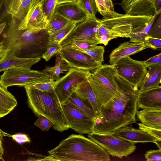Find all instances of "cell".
Listing matches in <instances>:
<instances>
[{"label":"cell","instance_id":"cell-1","mask_svg":"<svg viewBox=\"0 0 161 161\" xmlns=\"http://www.w3.org/2000/svg\"><path fill=\"white\" fill-rule=\"evenodd\" d=\"M115 80L120 92L103 105L96 119L93 133L111 134L125 126L136 123L138 88L117 74Z\"/></svg>","mask_w":161,"mask_h":161},{"label":"cell","instance_id":"cell-2","mask_svg":"<svg viewBox=\"0 0 161 161\" xmlns=\"http://www.w3.org/2000/svg\"><path fill=\"white\" fill-rule=\"evenodd\" d=\"M20 21L11 16L2 41L7 53L23 58H41L51 42L46 29L19 30Z\"/></svg>","mask_w":161,"mask_h":161},{"label":"cell","instance_id":"cell-3","mask_svg":"<svg viewBox=\"0 0 161 161\" xmlns=\"http://www.w3.org/2000/svg\"><path fill=\"white\" fill-rule=\"evenodd\" d=\"M48 153L56 161H109L110 155L90 138L72 134Z\"/></svg>","mask_w":161,"mask_h":161},{"label":"cell","instance_id":"cell-4","mask_svg":"<svg viewBox=\"0 0 161 161\" xmlns=\"http://www.w3.org/2000/svg\"><path fill=\"white\" fill-rule=\"evenodd\" d=\"M28 107L35 116L41 115L50 120L53 128L60 132L69 128L62 104L54 92H42L31 85L24 86Z\"/></svg>","mask_w":161,"mask_h":161},{"label":"cell","instance_id":"cell-5","mask_svg":"<svg viewBox=\"0 0 161 161\" xmlns=\"http://www.w3.org/2000/svg\"><path fill=\"white\" fill-rule=\"evenodd\" d=\"M91 71L87 79L101 112L102 107L120 92L115 80L117 73L113 65L107 64H102Z\"/></svg>","mask_w":161,"mask_h":161},{"label":"cell","instance_id":"cell-6","mask_svg":"<svg viewBox=\"0 0 161 161\" xmlns=\"http://www.w3.org/2000/svg\"><path fill=\"white\" fill-rule=\"evenodd\" d=\"M50 81H53L49 73L24 67L5 70L0 77V84L7 88L12 86H25Z\"/></svg>","mask_w":161,"mask_h":161},{"label":"cell","instance_id":"cell-7","mask_svg":"<svg viewBox=\"0 0 161 161\" xmlns=\"http://www.w3.org/2000/svg\"><path fill=\"white\" fill-rule=\"evenodd\" d=\"M153 17L121 14L111 10L99 21L101 25L121 32L125 35L126 37L132 31L147 25Z\"/></svg>","mask_w":161,"mask_h":161},{"label":"cell","instance_id":"cell-8","mask_svg":"<svg viewBox=\"0 0 161 161\" xmlns=\"http://www.w3.org/2000/svg\"><path fill=\"white\" fill-rule=\"evenodd\" d=\"M87 136L109 155L120 158L127 157L134 152L136 148L135 143L121 139L113 134L92 133L88 134Z\"/></svg>","mask_w":161,"mask_h":161},{"label":"cell","instance_id":"cell-9","mask_svg":"<svg viewBox=\"0 0 161 161\" xmlns=\"http://www.w3.org/2000/svg\"><path fill=\"white\" fill-rule=\"evenodd\" d=\"M88 70L70 68L66 74L55 81L54 93L63 104L75 91L76 85L86 79L90 73Z\"/></svg>","mask_w":161,"mask_h":161},{"label":"cell","instance_id":"cell-10","mask_svg":"<svg viewBox=\"0 0 161 161\" xmlns=\"http://www.w3.org/2000/svg\"><path fill=\"white\" fill-rule=\"evenodd\" d=\"M112 65L118 75L138 87L147 71L143 61L134 60L129 57L118 60Z\"/></svg>","mask_w":161,"mask_h":161},{"label":"cell","instance_id":"cell-11","mask_svg":"<svg viewBox=\"0 0 161 161\" xmlns=\"http://www.w3.org/2000/svg\"><path fill=\"white\" fill-rule=\"evenodd\" d=\"M62 105L69 128L82 134L93 133L96 119L86 115L68 103Z\"/></svg>","mask_w":161,"mask_h":161},{"label":"cell","instance_id":"cell-12","mask_svg":"<svg viewBox=\"0 0 161 161\" xmlns=\"http://www.w3.org/2000/svg\"><path fill=\"white\" fill-rule=\"evenodd\" d=\"M96 17H88L77 23L60 43L62 47L73 40L83 41L98 44L96 36L100 25Z\"/></svg>","mask_w":161,"mask_h":161},{"label":"cell","instance_id":"cell-13","mask_svg":"<svg viewBox=\"0 0 161 161\" xmlns=\"http://www.w3.org/2000/svg\"><path fill=\"white\" fill-rule=\"evenodd\" d=\"M59 53L70 68L92 71L102 65L88 55L66 46H62Z\"/></svg>","mask_w":161,"mask_h":161},{"label":"cell","instance_id":"cell-14","mask_svg":"<svg viewBox=\"0 0 161 161\" xmlns=\"http://www.w3.org/2000/svg\"><path fill=\"white\" fill-rule=\"evenodd\" d=\"M40 0H32L29 9L25 18L20 21L18 26L19 30L46 29L49 21L44 14L42 3Z\"/></svg>","mask_w":161,"mask_h":161},{"label":"cell","instance_id":"cell-15","mask_svg":"<svg viewBox=\"0 0 161 161\" xmlns=\"http://www.w3.org/2000/svg\"><path fill=\"white\" fill-rule=\"evenodd\" d=\"M155 0H122L119 4L125 14L153 17L156 14Z\"/></svg>","mask_w":161,"mask_h":161},{"label":"cell","instance_id":"cell-16","mask_svg":"<svg viewBox=\"0 0 161 161\" xmlns=\"http://www.w3.org/2000/svg\"><path fill=\"white\" fill-rule=\"evenodd\" d=\"M137 109L161 110V86L138 92Z\"/></svg>","mask_w":161,"mask_h":161},{"label":"cell","instance_id":"cell-17","mask_svg":"<svg viewBox=\"0 0 161 161\" xmlns=\"http://www.w3.org/2000/svg\"><path fill=\"white\" fill-rule=\"evenodd\" d=\"M113 134L121 139L135 144L138 142L154 143L159 140L141 129L133 127L132 125L122 127Z\"/></svg>","mask_w":161,"mask_h":161},{"label":"cell","instance_id":"cell-18","mask_svg":"<svg viewBox=\"0 0 161 161\" xmlns=\"http://www.w3.org/2000/svg\"><path fill=\"white\" fill-rule=\"evenodd\" d=\"M54 13L64 17L69 22L78 23L88 17L78 3H64L57 4Z\"/></svg>","mask_w":161,"mask_h":161},{"label":"cell","instance_id":"cell-19","mask_svg":"<svg viewBox=\"0 0 161 161\" xmlns=\"http://www.w3.org/2000/svg\"><path fill=\"white\" fill-rule=\"evenodd\" d=\"M148 47L144 44L125 42L111 52L109 55L110 65H113L118 60L138 53Z\"/></svg>","mask_w":161,"mask_h":161},{"label":"cell","instance_id":"cell-20","mask_svg":"<svg viewBox=\"0 0 161 161\" xmlns=\"http://www.w3.org/2000/svg\"><path fill=\"white\" fill-rule=\"evenodd\" d=\"M41 58H23L11 53H7L0 59V72L19 67L31 68L41 60Z\"/></svg>","mask_w":161,"mask_h":161},{"label":"cell","instance_id":"cell-21","mask_svg":"<svg viewBox=\"0 0 161 161\" xmlns=\"http://www.w3.org/2000/svg\"><path fill=\"white\" fill-rule=\"evenodd\" d=\"M79 97L86 99L93 109L96 119L101 115L97 99L87 78L78 83L76 86L75 92Z\"/></svg>","mask_w":161,"mask_h":161},{"label":"cell","instance_id":"cell-22","mask_svg":"<svg viewBox=\"0 0 161 161\" xmlns=\"http://www.w3.org/2000/svg\"><path fill=\"white\" fill-rule=\"evenodd\" d=\"M32 0H5L7 13L21 21L26 15Z\"/></svg>","mask_w":161,"mask_h":161},{"label":"cell","instance_id":"cell-23","mask_svg":"<svg viewBox=\"0 0 161 161\" xmlns=\"http://www.w3.org/2000/svg\"><path fill=\"white\" fill-rule=\"evenodd\" d=\"M147 67L148 70L138 87L140 91L158 86L161 83V64L151 65Z\"/></svg>","mask_w":161,"mask_h":161},{"label":"cell","instance_id":"cell-24","mask_svg":"<svg viewBox=\"0 0 161 161\" xmlns=\"http://www.w3.org/2000/svg\"><path fill=\"white\" fill-rule=\"evenodd\" d=\"M136 115L142 124L161 130V110L142 109Z\"/></svg>","mask_w":161,"mask_h":161},{"label":"cell","instance_id":"cell-25","mask_svg":"<svg viewBox=\"0 0 161 161\" xmlns=\"http://www.w3.org/2000/svg\"><path fill=\"white\" fill-rule=\"evenodd\" d=\"M17 101L14 96L0 84V118L9 114L16 107Z\"/></svg>","mask_w":161,"mask_h":161},{"label":"cell","instance_id":"cell-26","mask_svg":"<svg viewBox=\"0 0 161 161\" xmlns=\"http://www.w3.org/2000/svg\"><path fill=\"white\" fill-rule=\"evenodd\" d=\"M66 102L86 115L96 119L92 108L88 102L79 97L75 92L69 97Z\"/></svg>","mask_w":161,"mask_h":161},{"label":"cell","instance_id":"cell-27","mask_svg":"<svg viewBox=\"0 0 161 161\" xmlns=\"http://www.w3.org/2000/svg\"><path fill=\"white\" fill-rule=\"evenodd\" d=\"M96 37L98 44L106 46L110 40L117 37H126V36L117 30L109 29L100 24Z\"/></svg>","mask_w":161,"mask_h":161},{"label":"cell","instance_id":"cell-28","mask_svg":"<svg viewBox=\"0 0 161 161\" xmlns=\"http://www.w3.org/2000/svg\"><path fill=\"white\" fill-rule=\"evenodd\" d=\"M55 63L54 66L46 67L42 70L49 73L51 76L52 81L58 80L60 75L64 71H68L70 67L61 57L59 52L56 54Z\"/></svg>","mask_w":161,"mask_h":161},{"label":"cell","instance_id":"cell-29","mask_svg":"<svg viewBox=\"0 0 161 161\" xmlns=\"http://www.w3.org/2000/svg\"><path fill=\"white\" fill-rule=\"evenodd\" d=\"M158 15L156 14L147 25L144 28L132 31L127 35L126 37L130 38V42L144 44L145 39L148 36V34L149 31Z\"/></svg>","mask_w":161,"mask_h":161},{"label":"cell","instance_id":"cell-30","mask_svg":"<svg viewBox=\"0 0 161 161\" xmlns=\"http://www.w3.org/2000/svg\"><path fill=\"white\" fill-rule=\"evenodd\" d=\"M77 24L75 23L70 22L64 26L49 35L50 42L56 41L61 43Z\"/></svg>","mask_w":161,"mask_h":161},{"label":"cell","instance_id":"cell-31","mask_svg":"<svg viewBox=\"0 0 161 161\" xmlns=\"http://www.w3.org/2000/svg\"><path fill=\"white\" fill-rule=\"evenodd\" d=\"M70 22L66 18L55 13L49 21L48 25L46 29L49 35L64 26Z\"/></svg>","mask_w":161,"mask_h":161},{"label":"cell","instance_id":"cell-32","mask_svg":"<svg viewBox=\"0 0 161 161\" xmlns=\"http://www.w3.org/2000/svg\"><path fill=\"white\" fill-rule=\"evenodd\" d=\"M76 50L88 55L98 62L102 64L104 61V47L103 46L97 45L94 47L87 49H78Z\"/></svg>","mask_w":161,"mask_h":161},{"label":"cell","instance_id":"cell-33","mask_svg":"<svg viewBox=\"0 0 161 161\" xmlns=\"http://www.w3.org/2000/svg\"><path fill=\"white\" fill-rule=\"evenodd\" d=\"M78 4L88 17H95L98 12L95 0H80Z\"/></svg>","mask_w":161,"mask_h":161},{"label":"cell","instance_id":"cell-34","mask_svg":"<svg viewBox=\"0 0 161 161\" xmlns=\"http://www.w3.org/2000/svg\"><path fill=\"white\" fill-rule=\"evenodd\" d=\"M58 0H44L42 3V7L44 14L49 21L54 13Z\"/></svg>","mask_w":161,"mask_h":161},{"label":"cell","instance_id":"cell-35","mask_svg":"<svg viewBox=\"0 0 161 161\" xmlns=\"http://www.w3.org/2000/svg\"><path fill=\"white\" fill-rule=\"evenodd\" d=\"M62 47L60 43L58 42H51L46 51L43 54L42 57L46 61H48L53 55L60 52Z\"/></svg>","mask_w":161,"mask_h":161},{"label":"cell","instance_id":"cell-36","mask_svg":"<svg viewBox=\"0 0 161 161\" xmlns=\"http://www.w3.org/2000/svg\"><path fill=\"white\" fill-rule=\"evenodd\" d=\"M97 45V43L86 41L73 40L69 42L64 46L77 50L87 49L94 47Z\"/></svg>","mask_w":161,"mask_h":161},{"label":"cell","instance_id":"cell-37","mask_svg":"<svg viewBox=\"0 0 161 161\" xmlns=\"http://www.w3.org/2000/svg\"><path fill=\"white\" fill-rule=\"evenodd\" d=\"M34 123V125L38 127L43 131H48L53 126L52 122L45 116L39 115Z\"/></svg>","mask_w":161,"mask_h":161},{"label":"cell","instance_id":"cell-38","mask_svg":"<svg viewBox=\"0 0 161 161\" xmlns=\"http://www.w3.org/2000/svg\"><path fill=\"white\" fill-rule=\"evenodd\" d=\"M149 36L161 39V15H160L155 23L152 25L148 34Z\"/></svg>","mask_w":161,"mask_h":161},{"label":"cell","instance_id":"cell-39","mask_svg":"<svg viewBox=\"0 0 161 161\" xmlns=\"http://www.w3.org/2000/svg\"><path fill=\"white\" fill-rule=\"evenodd\" d=\"M55 85V81L39 83L31 85L42 92H54Z\"/></svg>","mask_w":161,"mask_h":161},{"label":"cell","instance_id":"cell-40","mask_svg":"<svg viewBox=\"0 0 161 161\" xmlns=\"http://www.w3.org/2000/svg\"><path fill=\"white\" fill-rule=\"evenodd\" d=\"M145 157L147 161H161V149L148 150L146 152Z\"/></svg>","mask_w":161,"mask_h":161},{"label":"cell","instance_id":"cell-41","mask_svg":"<svg viewBox=\"0 0 161 161\" xmlns=\"http://www.w3.org/2000/svg\"><path fill=\"white\" fill-rule=\"evenodd\" d=\"M138 125L139 128L146 131L157 139L161 140V130L147 126L140 123H138Z\"/></svg>","mask_w":161,"mask_h":161},{"label":"cell","instance_id":"cell-42","mask_svg":"<svg viewBox=\"0 0 161 161\" xmlns=\"http://www.w3.org/2000/svg\"><path fill=\"white\" fill-rule=\"evenodd\" d=\"M144 44L148 48L156 50L161 47V39L148 36L145 40Z\"/></svg>","mask_w":161,"mask_h":161},{"label":"cell","instance_id":"cell-43","mask_svg":"<svg viewBox=\"0 0 161 161\" xmlns=\"http://www.w3.org/2000/svg\"><path fill=\"white\" fill-rule=\"evenodd\" d=\"M13 140L19 144L25 142H30L31 140L28 135L23 133H18L13 135H10Z\"/></svg>","mask_w":161,"mask_h":161},{"label":"cell","instance_id":"cell-44","mask_svg":"<svg viewBox=\"0 0 161 161\" xmlns=\"http://www.w3.org/2000/svg\"><path fill=\"white\" fill-rule=\"evenodd\" d=\"M95 1L97 7L98 12L103 16L108 12L106 6L105 0H95Z\"/></svg>","mask_w":161,"mask_h":161},{"label":"cell","instance_id":"cell-45","mask_svg":"<svg viewBox=\"0 0 161 161\" xmlns=\"http://www.w3.org/2000/svg\"><path fill=\"white\" fill-rule=\"evenodd\" d=\"M143 62L147 67L151 65L161 64V53H160L145 61H143Z\"/></svg>","mask_w":161,"mask_h":161},{"label":"cell","instance_id":"cell-46","mask_svg":"<svg viewBox=\"0 0 161 161\" xmlns=\"http://www.w3.org/2000/svg\"><path fill=\"white\" fill-rule=\"evenodd\" d=\"M7 50L3 42L2 41L0 42V59L6 55Z\"/></svg>","mask_w":161,"mask_h":161},{"label":"cell","instance_id":"cell-47","mask_svg":"<svg viewBox=\"0 0 161 161\" xmlns=\"http://www.w3.org/2000/svg\"><path fill=\"white\" fill-rule=\"evenodd\" d=\"M8 134L3 131L0 128V154L3 156L4 153V150L3 147L2 141L3 136H8Z\"/></svg>","mask_w":161,"mask_h":161},{"label":"cell","instance_id":"cell-48","mask_svg":"<svg viewBox=\"0 0 161 161\" xmlns=\"http://www.w3.org/2000/svg\"><path fill=\"white\" fill-rule=\"evenodd\" d=\"M155 6L156 14L159 15L161 12V0H155Z\"/></svg>","mask_w":161,"mask_h":161},{"label":"cell","instance_id":"cell-49","mask_svg":"<svg viewBox=\"0 0 161 161\" xmlns=\"http://www.w3.org/2000/svg\"><path fill=\"white\" fill-rule=\"evenodd\" d=\"M107 8L109 12L110 11H114V5L112 0H105Z\"/></svg>","mask_w":161,"mask_h":161},{"label":"cell","instance_id":"cell-50","mask_svg":"<svg viewBox=\"0 0 161 161\" xmlns=\"http://www.w3.org/2000/svg\"><path fill=\"white\" fill-rule=\"evenodd\" d=\"M80 0H58L57 4L64 3H78Z\"/></svg>","mask_w":161,"mask_h":161},{"label":"cell","instance_id":"cell-51","mask_svg":"<svg viewBox=\"0 0 161 161\" xmlns=\"http://www.w3.org/2000/svg\"><path fill=\"white\" fill-rule=\"evenodd\" d=\"M7 22H5L0 23V35L4 31L6 26L7 25Z\"/></svg>","mask_w":161,"mask_h":161},{"label":"cell","instance_id":"cell-52","mask_svg":"<svg viewBox=\"0 0 161 161\" xmlns=\"http://www.w3.org/2000/svg\"><path fill=\"white\" fill-rule=\"evenodd\" d=\"M154 143L156 144L159 149H161V140H157Z\"/></svg>","mask_w":161,"mask_h":161},{"label":"cell","instance_id":"cell-53","mask_svg":"<svg viewBox=\"0 0 161 161\" xmlns=\"http://www.w3.org/2000/svg\"><path fill=\"white\" fill-rule=\"evenodd\" d=\"M0 159L4 161V160L3 158V156L1 155L0 154Z\"/></svg>","mask_w":161,"mask_h":161}]
</instances>
